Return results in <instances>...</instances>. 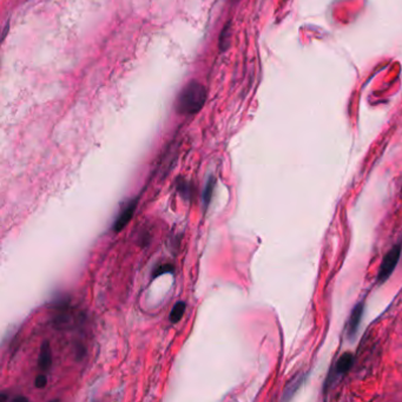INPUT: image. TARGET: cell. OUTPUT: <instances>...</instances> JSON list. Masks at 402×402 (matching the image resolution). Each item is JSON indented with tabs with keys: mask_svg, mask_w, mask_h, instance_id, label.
Masks as SVG:
<instances>
[{
	"mask_svg": "<svg viewBox=\"0 0 402 402\" xmlns=\"http://www.w3.org/2000/svg\"><path fill=\"white\" fill-rule=\"evenodd\" d=\"M207 100V90L198 82H191L182 91L177 100V111L182 115H195Z\"/></svg>",
	"mask_w": 402,
	"mask_h": 402,
	"instance_id": "cell-1",
	"label": "cell"
},
{
	"mask_svg": "<svg viewBox=\"0 0 402 402\" xmlns=\"http://www.w3.org/2000/svg\"><path fill=\"white\" fill-rule=\"evenodd\" d=\"M401 252H402V243H397L386 254L384 260H382L380 269H379V274H378L379 283H385L386 281L390 278V275L393 274L394 270H395L396 265L400 261Z\"/></svg>",
	"mask_w": 402,
	"mask_h": 402,
	"instance_id": "cell-2",
	"label": "cell"
},
{
	"mask_svg": "<svg viewBox=\"0 0 402 402\" xmlns=\"http://www.w3.org/2000/svg\"><path fill=\"white\" fill-rule=\"evenodd\" d=\"M363 310H365V303L359 302L354 308H353L349 320L347 322V329H346V335L349 340H353L358 333V329L360 327V323H361L362 316H363Z\"/></svg>",
	"mask_w": 402,
	"mask_h": 402,
	"instance_id": "cell-3",
	"label": "cell"
},
{
	"mask_svg": "<svg viewBox=\"0 0 402 402\" xmlns=\"http://www.w3.org/2000/svg\"><path fill=\"white\" fill-rule=\"evenodd\" d=\"M137 204H138V198H136L134 200H131V202L129 203L128 206L119 212L118 217L116 218V221H115V223H113V227H112V230L115 231V233H119L120 230H123L124 228L128 225V223L131 221L132 217H134V214L136 211V208H137Z\"/></svg>",
	"mask_w": 402,
	"mask_h": 402,
	"instance_id": "cell-4",
	"label": "cell"
},
{
	"mask_svg": "<svg viewBox=\"0 0 402 402\" xmlns=\"http://www.w3.org/2000/svg\"><path fill=\"white\" fill-rule=\"evenodd\" d=\"M52 366V351L48 342H44L40 347L39 353V361H38V367L41 371H48Z\"/></svg>",
	"mask_w": 402,
	"mask_h": 402,
	"instance_id": "cell-5",
	"label": "cell"
},
{
	"mask_svg": "<svg viewBox=\"0 0 402 402\" xmlns=\"http://www.w3.org/2000/svg\"><path fill=\"white\" fill-rule=\"evenodd\" d=\"M354 363V355L351 353H344L343 355L340 356V359L337 360L336 367H335V374L336 375H344L350 370Z\"/></svg>",
	"mask_w": 402,
	"mask_h": 402,
	"instance_id": "cell-6",
	"label": "cell"
},
{
	"mask_svg": "<svg viewBox=\"0 0 402 402\" xmlns=\"http://www.w3.org/2000/svg\"><path fill=\"white\" fill-rule=\"evenodd\" d=\"M303 380H305V376L301 374L295 375V376L291 379V380L288 382V385L286 386V388L283 390V396L282 400H289L293 397L295 393L297 392V389L302 386Z\"/></svg>",
	"mask_w": 402,
	"mask_h": 402,
	"instance_id": "cell-7",
	"label": "cell"
},
{
	"mask_svg": "<svg viewBox=\"0 0 402 402\" xmlns=\"http://www.w3.org/2000/svg\"><path fill=\"white\" fill-rule=\"evenodd\" d=\"M177 191L180 192V195L183 197L185 200L188 202H191V197H192V190H191V185L187 180L180 177L177 180Z\"/></svg>",
	"mask_w": 402,
	"mask_h": 402,
	"instance_id": "cell-8",
	"label": "cell"
},
{
	"mask_svg": "<svg viewBox=\"0 0 402 402\" xmlns=\"http://www.w3.org/2000/svg\"><path fill=\"white\" fill-rule=\"evenodd\" d=\"M185 309H187V303L183 302V301H180L177 302L175 306H173V308L171 310V313H170V321H171V323H177V322H180L182 320V317H183V315L185 313Z\"/></svg>",
	"mask_w": 402,
	"mask_h": 402,
	"instance_id": "cell-9",
	"label": "cell"
},
{
	"mask_svg": "<svg viewBox=\"0 0 402 402\" xmlns=\"http://www.w3.org/2000/svg\"><path fill=\"white\" fill-rule=\"evenodd\" d=\"M215 184H216L215 177L210 176L209 180H208V182H207V184H206V189H204V191H203V207H204V209H207V208L209 207L211 197H212V191H214V188H215Z\"/></svg>",
	"mask_w": 402,
	"mask_h": 402,
	"instance_id": "cell-10",
	"label": "cell"
},
{
	"mask_svg": "<svg viewBox=\"0 0 402 402\" xmlns=\"http://www.w3.org/2000/svg\"><path fill=\"white\" fill-rule=\"evenodd\" d=\"M230 25L231 22L229 21L228 24H225L224 28H223L222 32H221V36H219V40H218V48L219 51L223 52L225 51L228 46H229V41H230Z\"/></svg>",
	"mask_w": 402,
	"mask_h": 402,
	"instance_id": "cell-11",
	"label": "cell"
},
{
	"mask_svg": "<svg viewBox=\"0 0 402 402\" xmlns=\"http://www.w3.org/2000/svg\"><path fill=\"white\" fill-rule=\"evenodd\" d=\"M173 270H175V267H173L172 264H170V263L161 264V265H158V267L154 270L153 278L156 279V278H158V276H161V275L168 274V272H173Z\"/></svg>",
	"mask_w": 402,
	"mask_h": 402,
	"instance_id": "cell-12",
	"label": "cell"
},
{
	"mask_svg": "<svg viewBox=\"0 0 402 402\" xmlns=\"http://www.w3.org/2000/svg\"><path fill=\"white\" fill-rule=\"evenodd\" d=\"M46 384H47V378H46V375H44V374H40V375H38V376L36 378V381H35V385H36V387L37 388H44L45 386H46Z\"/></svg>",
	"mask_w": 402,
	"mask_h": 402,
	"instance_id": "cell-13",
	"label": "cell"
},
{
	"mask_svg": "<svg viewBox=\"0 0 402 402\" xmlns=\"http://www.w3.org/2000/svg\"><path fill=\"white\" fill-rule=\"evenodd\" d=\"M20 400H24V401H28V399H26V397H21V396H18V397H16V399H13V401H14V402H17V401H20Z\"/></svg>",
	"mask_w": 402,
	"mask_h": 402,
	"instance_id": "cell-14",
	"label": "cell"
}]
</instances>
